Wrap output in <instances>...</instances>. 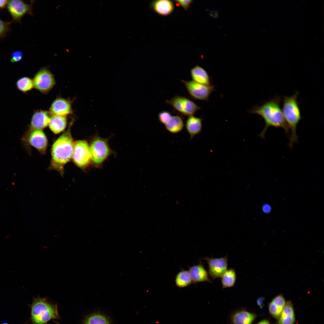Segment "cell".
Instances as JSON below:
<instances>
[{
	"label": "cell",
	"mask_w": 324,
	"mask_h": 324,
	"mask_svg": "<svg viewBox=\"0 0 324 324\" xmlns=\"http://www.w3.org/2000/svg\"><path fill=\"white\" fill-rule=\"evenodd\" d=\"M281 98L275 97L259 106H255L250 111L252 113L260 116L264 119L265 126L260 134L264 138L268 128L270 127L283 129L288 134L289 129L284 116L280 106Z\"/></svg>",
	"instance_id": "6da1fadb"
},
{
	"label": "cell",
	"mask_w": 324,
	"mask_h": 324,
	"mask_svg": "<svg viewBox=\"0 0 324 324\" xmlns=\"http://www.w3.org/2000/svg\"><path fill=\"white\" fill-rule=\"evenodd\" d=\"M70 128L54 143L51 149L52 167L59 171L62 170L64 165L72 157L74 142Z\"/></svg>",
	"instance_id": "7a4b0ae2"
},
{
	"label": "cell",
	"mask_w": 324,
	"mask_h": 324,
	"mask_svg": "<svg viewBox=\"0 0 324 324\" xmlns=\"http://www.w3.org/2000/svg\"><path fill=\"white\" fill-rule=\"evenodd\" d=\"M298 94V92H296L291 96L284 97L282 110L286 122L291 130L289 145L291 148L293 144L298 141L296 128L302 118L299 104L297 101Z\"/></svg>",
	"instance_id": "3957f363"
},
{
	"label": "cell",
	"mask_w": 324,
	"mask_h": 324,
	"mask_svg": "<svg viewBox=\"0 0 324 324\" xmlns=\"http://www.w3.org/2000/svg\"><path fill=\"white\" fill-rule=\"evenodd\" d=\"M47 298H34L31 306V318L35 324H46L59 317L57 305L49 302Z\"/></svg>",
	"instance_id": "277c9868"
},
{
	"label": "cell",
	"mask_w": 324,
	"mask_h": 324,
	"mask_svg": "<svg viewBox=\"0 0 324 324\" xmlns=\"http://www.w3.org/2000/svg\"><path fill=\"white\" fill-rule=\"evenodd\" d=\"M89 149L91 162L96 168H100L104 161L113 153L108 140L97 136L91 141Z\"/></svg>",
	"instance_id": "5b68a950"
},
{
	"label": "cell",
	"mask_w": 324,
	"mask_h": 324,
	"mask_svg": "<svg viewBox=\"0 0 324 324\" xmlns=\"http://www.w3.org/2000/svg\"><path fill=\"white\" fill-rule=\"evenodd\" d=\"M73 159L79 167L85 168L91 162L89 146L87 142L82 140L75 141L74 143Z\"/></svg>",
	"instance_id": "8992f818"
},
{
	"label": "cell",
	"mask_w": 324,
	"mask_h": 324,
	"mask_svg": "<svg viewBox=\"0 0 324 324\" xmlns=\"http://www.w3.org/2000/svg\"><path fill=\"white\" fill-rule=\"evenodd\" d=\"M33 81L34 87L43 94L47 93L56 83L53 75L46 67L41 68L37 72Z\"/></svg>",
	"instance_id": "52a82bcc"
},
{
	"label": "cell",
	"mask_w": 324,
	"mask_h": 324,
	"mask_svg": "<svg viewBox=\"0 0 324 324\" xmlns=\"http://www.w3.org/2000/svg\"><path fill=\"white\" fill-rule=\"evenodd\" d=\"M166 102L182 114L189 116H193L201 108L189 99L178 95L175 96Z\"/></svg>",
	"instance_id": "ba28073f"
},
{
	"label": "cell",
	"mask_w": 324,
	"mask_h": 324,
	"mask_svg": "<svg viewBox=\"0 0 324 324\" xmlns=\"http://www.w3.org/2000/svg\"><path fill=\"white\" fill-rule=\"evenodd\" d=\"M182 81L185 86L190 96L194 99L207 100L211 93L214 90V86L201 84L193 80Z\"/></svg>",
	"instance_id": "9c48e42d"
},
{
	"label": "cell",
	"mask_w": 324,
	"mask_h": 324,
	"mask_svg": "<svg viewBox=\"0 0 324 324\" xmlns=\"http://www.w3.org/2000/svg\"><path fill=\"white\" fill-rule=\"evenodd\" d=\"M22 140L25 144H29L42 153H45L47 146V138L41 130L26 132L22 138Z\"/></svg>",
	"instance_id": "30bf717a"
},
{
	"label": "cell",
	"mask_w": 324,
	"mask_h": 324,
	"mask_svg": "<svg viewBox=\"0 0 324 324\" xmlns=\"http://www.w3.org/2000/svg\"><path fill=\"white\" fill-rule=\"evenodd\" d=\"M32 3L26 4L22 0H10L7 5V9L14 20L20 22L25 15H33Z\"/></svg>",
	"instance_id": "8fae6325"
},
{
	"label": "cell",
	"mask_w": 324,
	"mask_h": 324,
	"mask_svg": "<svg viewBox=\"0 0 324 324\" xmlns=\"http://www.w3.org/2000/svg\"><path fill=\"white\" fill-rule=\"evenodd\" d=\"M257 315L244 307L233 310L230 314L228 324H254Z\"/></svg>",
	"instance_id": "7c38bea8"
},
{
	"label": "cell",
	"mask_w": 324,
	"mask_h": 324,
	"mask_svg": "<svg viewBox=\"0 0 324 324\" xmlns=\"http://www.w3.org/2000/svg\"><path fill=\"white\" fill-rule=\"evenodd\" d=\"M204 259L207 262L208 273L213 280L220 278L227 269L228 259L226 256L219 258L206 257Z\"/></svg>",
	"instance_id": "4fadbf2b"
},
{
	"label": "cell",
	"mask_w": 324,
	"mask_h": 324,
	"mask_svg": "<svg viewBox=\"0 0 324 324\" xmlns=\"http://www.w3.org/2000/svg\"><path fill=\"white\" fill-rule=\"evenodd\" d=\"M52 115L47 111L38 110L35 111L32 116L30 128L26 132L41 130L47 127L50 122Z\"/></svg>",
	"instance_id": "5bb4252c"
},
{
	"label": "cell",
	"mask_w": 324,
	"mask_h": 324,
	"mask_svg": "<svg viewBox=\"0 0 324 324\" xmlns=\"http://www.w3.org/2000/svg\"><path fill=\"white\" fill-rule=\"evenodd\" d=\"M50 112L52 115L66 116L73 113L71 103L62 98H56L52 104Z\"/></svg>",
	"instance_id": "9a60e30c"
},
{
	"label": "cell",
	"mask_w": 324,
	"mask_h": 324,
	"mask_svg": "<svg viewBox=\"0 0 324 324\" xmlns=\"http://www.w3.org/2000/svg\"><path fill=\"white\" fill-rule=\"evenodd\" d=\"M188 271L193 283L203 282H211L208 272L201 262L197 265L190 267Z\"/></svg>",
	"instance_id": "2e32d148"
},
{
	"label": "cell",
	"mask_w": 324,
	"mask_h": 324,
	"mask_svg": "<svg viewBox=\"0 0 324 324\" xmlns=\"http://www.w3.org/2000/svg\"><path fill=\"white\" fill-rule=\"evenodd\" d=\"M286 302L282 294L275 297L268 303V308L269 314L277 320L285 305Z\"/></svg>",
	"instance_id": "e0dca14e"
},
{
	"label": "cell",
	"mask_w": 324,
	"mask_h": 324,
	"mask_svg": "<svg viewBox=\"0 0 324 324\" xmlns=\"http://www.w3.org/2000/svg\"><path fill=\"white\" fill-rule=\"evenodd\" d=\"M296 316L292 301H286L285 305L278 320V324H295Z\"/></svg>",
	"instance_id": "ac0fdd59"
},
{
	"label": "cell",
	"mask_w": 324,
	"mask_h": 324,
	"mask_svg": "<svg viewBox=\"0 0 324 324\" xmlns=\"http://www.w3.org/2000/svg\"><path fill=\"white\" fill-rule=\"evenodd\" d=\"M151 5L156 12L163 16H166L170 14L174 9L173 3L170 0L155 1L152 2Z\"/></svg>",
	"instance_id": "d6986e66"
},
{
	"label": "cell",
	"mask_w": 324,
	"mask_h": 324,
	"mask_svg": "<svg viewBox=\"0 0 324 324\" xmlns=\"http://www.w3.org/2000/svg\"><path fill=\"white\" fill-rule=\"evenodd\" d=\"M190 73L193 81L206 86L211 85L209 76L203 68L196 65L191 69Z\"/></svg>",
	"instance_id": "ffe728a7"
},
{
	"label": "cell",
	"mask_w": 324,
	"mask_h": 324,
	"mask_svg": "<svg viewBox=\"0 0 324 324\" xmlns=\"http://www.w3.org/2000/svg\"><path fill=\"white\" fill-rule=\"evenodd\" d=\"M186 128L190 139L199 134L202 129V119L193 116H189L186 124Z\"/></svg>",
	"instance_id": "44dd1931"
},
{
	"label": "cell",
	"mask_w": 324,
	"mask_h": 324,
	"mask_svg": "<svg viewBox=\"0 0 324 324\" xmlns=\"http://www.w3.org/2000/svg\"><path fill=\"white\" fill-rule=\"evenodd\" d=\"M67 123L66 116L52 115L49 125L50 130L54 133L57 134L64 129Z\"/></svg>",
	"instance_id": "7402d4cb"
},
{
	"label": "cell",
	"mask_w": 324,
	"mask_h": 324,
	"mask_svg": "<svg viewBox=\"0 0 324 324\" xmlns=\"http://www.w3.org/2000/svg\"><path fill=\"white\" fill-rule=\"evenodd\" d=\"M166 129L169 132L176 134L181 131L184 124L182 119L178 116H172L165 124Z\"/></svg>",
	"instance_id": "603a6c76"
},
{
	"label": "cell",
	"mask_w": 324,
	"mask_h": 324,
	"mask_svg": "<svg viewBox=\"0 0 324 324\" xmlns=\"http://www.w3.org/2000/svg\"><path fill=\"white\" fill-rule=\"evenodd\" d=\"M176 285L179 288H184L190 285L193 282L188 271L182 270L176 274L175 279Z\"/></svg>",
	"instance_id": "cb8c5ba5"
},
{
	"label": "cell",
	"mask_w": 324,
	"mask_h": 324,
	"mask_svg": "<svg viewBox=\"0 0 324 324\" xmlns=\"http://www.w3.org/2000/svg\"><path fill=\"white\" fill-rule=\"evenodd\" d=\"M220 278L223 289L233 286L235 284L236 278L235 270L233 268L227 269Z\"/></svg>",
	"instance_id": "d4e9b609"
},
{
	"label": "cell",
	"mask_w": 324,
	"mask_h": 324,
	"mask_svg": "<svg viewBox=\"0 0 324 324\" xmlns=\"http://www.w3.org/2000/svg\"><path fill=\"white\" fill-rule=\"evenodd\" d=\"M82 324H110V322L105 316L99 313H94L87 316Z\"/></svg>",
	"instance_id": "484cf974"
},
{
	"label": "cell",
	"mask_w": 324,
	"mask_h": 324,
	"mask_svg": "<svg viewBox=\"0 0 324 324\" xmlns=\"http://www.w3.org/2000/svg\"><path fill=\"white\" fill-rule=\"evenodd\" d=\"M17 88L23 93L31 91L34 87L33 80L27 77L19 79L16 82Z\"/></svg>",
	"instance_id": "4316f807"
},
{
	"label": "cell",
	"mask_w": 324,
	"mask_h": 324,
	"mask_svg": "<svg viewBox=\"0 0 324 324\" xmlns=\"http://www.w3.org/2000/svg\"><path fill=\"white\" fill-rule=\"evenodd\" d=\"M11 22H5L0 19V38L4 37L9 30Z\"/></svg>",
	"instance_id": "83f0119b"
},
{
	"label": "cell",
	"mask_w": 324,
	"mask_h": 324,
	"mask_svg": "<svg viewBox=\"0 0 324 324\" xmlns=\"http://www.w3.org/2000/svg\"><path fill=\"white\" fill-rule=\"evenodd\" d=\"M172 116L170 112L166 111H163L159 113L158 119L161 123L165 125Z\"/></svg>",
	"instance_id": "f1b7e54d"
},
{
	"label": "cell",
	"mask_w": 324,
	"mask_h": 324,
	"mask_svg": "<svg viewBox=\"0 0 324 324\" xmlns=\"http://www.w3.org/2000/svg\"><path fill=\"white\" fill-rule=\"evenodd\" d=\"M23 56V53L21 51H16L11 54L10 61L12 62H18L20 61Z\"/></svg>",
	"instance_id": "f546056e"
},
{
	"label": "cell",
	"mask_w": 324,
	"mask_h": 324,
	"mask_svg": "<svg viewBox=\"0 0 324 324\" xmlns=\"http://www.w3.org/2000/svg\"><path fill=\"white\" fill-rule=\"evenodd\" d=\"M175 2L178 3L185 10H187L189 7L190 4L192 3L191 0H175Z\"/></svg>",
	"instance_id": "4dcf8cb0"
},
{
	"label": "cell",
	"mask_w": 324,
	"mask_h": 324,
	"mask_svg": "<svg viewBox=\"0 0 324 324\" xmlns=\"http://www.w3.org/2000/svg\"><path fill=\"white\" fill-rule=\"evenodd\" d=\"M9 1L7 0H0V9H2L6 7Z\"/></svg>",
	"instance_id": "1f68e13d"
},
{
	"label": "cell",
	"mask_w": 324,
	"mask_h": 324,
	"mask_svg": "<svg viewBox=\"0 0 324 324\" xmlns=\"http://www.w3.org/2000/svg\"><path fill=\"white\" fill-rule=\"evenodd\" d=\"M264 300V299L263 298L261 297L259 298L257 301V304L261 308L263 305V302Z\"/></svg>",
	"instance_id": "d6a6232c"
},
{
	"label": "cell",
	"mask_w": 324,
	"mask_h": 324,
	"mask_svg": "<svg viewBox=\"0 0 324 324\" xmlns=\"http://www.w3.org/2000/svg\"><path fill=\"white\" fill-rule=\"evenodd\" d=\"M256 324H271L270 320L267 319H264L260 321Z\"/></svg>",
	"instance_id": "836d02e7"
},
{
	"label": "cell",
	"mask_w": 324,
	"mask_h": 324,
	"mask_svg": "<svg viewBox=\"0 0 324 324\" xmlns=\"http://www.w3.org/2000/svg\"><path fill=\"white\" fill-rule=\"evenodd\" d=\"M270 207L268 205H265L263 206L262 209L264 212L267 213L270 211Z\"/></svg>",
	"instance_id": "e575fe53"
},
{
	"label": "cell",
	"mask_w": 324,
	"mask_h": 324,
	"mask_svg": "<svg viewBox=\"0 0 324 324\" xmlns=\"http://www.w3.org/2000/svg\"><path fill=\"white\" fill-rule=\"evenodd\" d=\"M2 324H8L7 323H3Z\"/></svg>",
	"instance_id": "d590c367"
}]
</instances>
